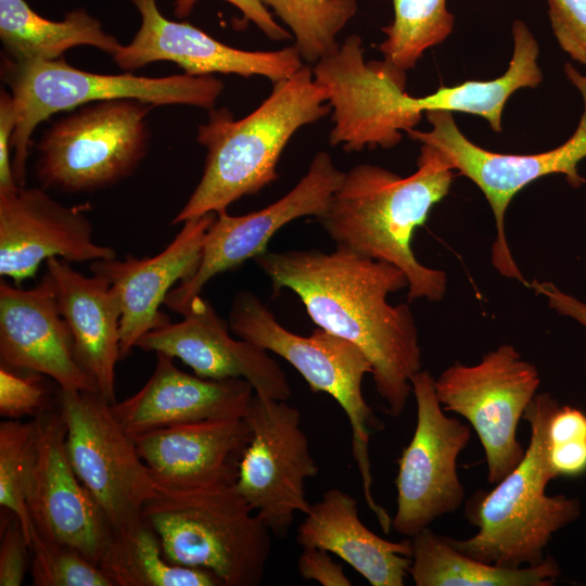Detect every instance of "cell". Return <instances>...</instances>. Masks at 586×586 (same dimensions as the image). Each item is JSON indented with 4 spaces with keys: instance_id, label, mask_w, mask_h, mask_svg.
Segmentation results:
<instances>
[{
    "instance_id": "cell-36",
    "label": "cell",
    "mask_w": 586,
    "mask_h": 586,
    "mask_svg": "<svg viewBox=\"0 0 586 586\" xmlns=\"http://www.w3.org/2000/svg\"><path fill=\"white\" fill-rule=\"evenodd\" d=\"M198 0H175L174 13L183 18L190 15ZM242 12L244 17L253 22L269 39L284 41L292 37L280 24H278L268 8L259 0H225Z\"/></svg>"
},
{
    "instance_id": "cell-19",
    "label": "cell",
    "mask_w": 586,
    "mask_h": 586,
    "mask_svg": "<svg viewBox=\"0 0 586 586\" xmlns=\"http://www.w3.org/2000/svg\"><path fill=\"white\" fill-rule=\"evenodd\" d=\"M181 316L141 336L136 347L178 358L204 379H243L260 398L289 399L292 391L281 367L267 351L233 339L207 300L195 296Z\"/></svg>"
},
{
    "instance_id": "cell-3",
    "label": "cell",
    "mask_w": 586,
    "mask_h": 586,
    "mask_svg": "<svg viewBox=\"0 0 586 586\" xmlns=\"http://www.w3.org/2000/svg\"><path fill=\"white\" fill-rule=\"evenodd\" d=\"M326 101L313 68L303 65L273 84L270 95L239 120L226 107L212 109L196 132V140L207 149L202 177L171 225L227 211L237 200L276 181L277 164L289 140L330 113Z\"/></svg>"
},
{
    "instance_id": "cell-4",
    "label": "cell",
    "mask_w": 586,
    "mask_h": 586,
    "mask_svg": "<svg viewBox=\"0 0 586 586\" xmlns=\"http://www.w3.org/2000/svg\"><path fill=\"white\" fill-rule=\"evenodd\" d=\"M558 407L548 393L528 404L523 419L531 438L524 457L492 491H479L467 501L464 518L477 532L464 539L447 537L458 551L504 568L536 565L553 534L578 518L576 498L546 493L557 477L548 457V424Z\"/></svg>"
},
{
    "instance_id": "cell-34",
    "label": "cell",
    "mask_w": 586,
    "mask_h": 586,
    "mask_svg": "<svg viewBox=\"0 0 586 586\" xmlns=\"http://www.w3.org/2000/svg\"><path fill=\"white\" fill-rule=\"evenodd\" d=\"M549 17L560 47L586 65V0H548Z\"/></svg>"
},
{
    "instance_id": "cell-32",
    "label": "cell",
    "mask_w": 586,
    "mask_h": 586,
    "mask_svg": "<svg viewBox=\"0 0 586 586\" xmlns=\"http://www.w3.org/2000/svg\"><path fill=\"white\" fill-rule=\"evenodd\" d=\"M29 553L34 586H113L98 564L71 547L42 538L34 526Z\"/></svg>"
},
{
    "instance_id": "cell-23",
    "label": "cell",
    "mask_w": 586,
    "mask_h": 586,
    "mask_svg": "<svg viewBox=\"0 0 586 586\" xmlns=\"http://www.w3.org/2000/svg\"><path fill=\"white\" fill-rule=\"evenodd\" d=\"M255 395L243 379L212 380L178 369L174 358L156 353L155 369L132 396L111 404L131 437L151 430L214 419L244 418Z\"/></svg>"
},
{
    "instance_id": "cell-18",
    "label": "cell",
    "mask_w": 586,
    "mask_h": 586,
    "mask_svg": "<svg viewBox=\"0 0 586 586\" xmlns=\"http://www.w3.org/2000/svg\"><path fill=\"white\" fill-rule=\"evenodd\" d=\"M140 16L132 40L118 49L114 62L124 71L168 61L186 74L207 76L215 73L243 77L263 76L272 84L283 80L304 64L295 46L275 51H247L227 46L202 29L166 18L156 0H130Z\"/></svg>"
},
{
    "instance_id": "cell-26",
    "label": "cell",
    "mask_w": 586,
    "mask_h": 586,
    "mask_svg": "<svg viewBox=\"0 0 586 586\" xmlns=\"http://www.w3.org/2000/svg\"><path fill=\"white\" fill-rule=\"evenodd\" d=\"M0 39L14 62L53 61L78 46H91L112 56L122 44L101 22L79 8L61 21L35 12L25 0H0Z\"/></svg>"
},
{
    "instance_id": "cell-30",
    "label": "cell",
    "mask_w": 586,
    "mask_h": 586,
    "mask_svg": "<svg viewBox=\"0 0 586 586\" xmlns=\"http://www.w3.org/2000/svg\"><path fill=\"white\" fill-rule=\"evenodd\" d=\"M291 29L294 46L316 63L340 46L337 36L357 12V0H259Z\"/></svg>"
},
{
    "instance_id": "cell-35",
    "label": "cell",
    "mask_w": 586,
    "mask_h": 586,
    "mask_svg": "<svg viewBox=\"0 0 586 586\" xmlns=\"http://www.w3.org/2000/svg\"><path fill=\"white\" fill-rule=\"evenodd\" d=\"M1 531L0 544V586H20L26 571L29 545L22 524L13 513L5 518Z\"/></svg>"
},
{
    "instance_id": "cell-14",
    "label": "cell",
    "mask_w": 586,
    "mask_h": 586,
    "mask_svg": "<svg viewBox=\"0 0 586 586\" xmlns=\"http://www.w3.org/2000/svg\"><path fill=\"white\" fill-rule=\"evenodd\" d=\"M411 387L417 423L397 462V507L392 519V528L409 538L462 505L466 492L457 459L471 437L468 424L445 415L429 371L417 372Z\"/></svg>"
},
{
    "instance_id": "cell-7",
    "label": "cell",
    "mask_w": 586,
    "mask_h": 586,
    "mask_svg": "<svg viewBox=\"0 0 586 586\" xmlns=\"http://www.w3.org/2000/svg\"><path fill=\"white\" fill-rule=\"evenodd\" d=\"M228 324L239 339L285 359L313 392H323L337 402L351 425L352 450L366 504L380 526H388L392 519L372 493L369 443L375 420L362 393L364 378L372 373L367 356L352 342L321 328L307 336L289 331L260 298L247 290L234 295Z\"/></svg>"
},
{
    "instance_id": "cell-15",
    "label": "cell",
    "mask_w": 586,
    "mask_h": 586,
    "mask_svg": "<svg viewBox=\"0 0 586 586\" xmlns=\"http://www.w3.org/2000/svg\"><path fill=\"white\" fill-rule=\"evenodd\" d=\"M344 177L345 171L335 167L330 154L319 151L307 173L278 201L245 215L232 216L227 211L216 214L196 271L174 288L164 304L181 315L212 278L265 253L270 239L282 227L305 216L319 218Z\"/></svg>"
},
{
    "instance_id": "cell-5",
    "label": "cell",
    "mask_w": 586,
    "mask_h": 586,
    "mask_svg": "<svg viewBox=\"0 0 586 586\" xmlns=\"http://www.w3.org/2000/svg\"><path fill=\"white\" fill-rule=\"evenodd\" d=\"M233 485L157 493L142 519L170 563L214 573L222 586H257L270 556V530Z\"/></svg>"
},
{
    "instance_id": "cell-25",
    "label": "cell",
    "mask_w": 586,
    "mask_h": 586,
    "mask_svg": "<svg viewBox=\"0 0 586 586\" xmlns=\"http://www.w3.org/2000/svg\"><path fill=\"white\" fill-rule=\"evenodd\" d=\"M297 528L303 548H320L349 564L372 586H403L411 564V539H384L359 519L357 500L332 488L310 506Z\"/></svg>"
},
{
    "instance_id": "cell-40",
    "label": "cell",
    "mask_w": 586,
    "mask_h": 586,
    "mask_svg": "<svg viewBox=\"0 0 586 586\" xmlns=\"http://www.w3.org/2000/svg\"><path fill=\"white\" fill-rule=\"evenodd\" d=\"M535 292L547 298L548 306L562 316L574 319L586 328V303L570 295L551 282L533 281Z\"/></svg>"
},
{
    "instance_id": "cell-16",
    "label": "cell",
    "mask_w": 586,
    "mask_h": 586,
    "mask_svg": "<svg viewBox=\"0 0 586 586\" xmlns=\"http://www.w3.org/2000/svg\"><path fill=\"white\" fill-rule=\"evenodd\" d=\"M35 420L36 454L27 493L33 526L42 538L71 547L98 564L113 528L68 459L62 411L52 408Z\"/></svg>"
},
{
    "instance_id": "cell-31",
    "label": "cell",
    "mask_w": 586,
    "mask_h": 586,
    "mask_svg": "<svg viewBox=\"0 0 586 586\" xmlns=\"http://www.w3.org/2000/svg\"><path fill=\"white\" fill-rule=\"evenodd\" d=\"M36 420L0 423V506L16 515L29 545L33 522L27 508V493L36 454Z\"/></svg>"
},
{
    "instance_id": "cell-37",
    "label": "cell",
    "mask_w": 586,
    "mask_h": 586,
    "mask_svg": "<svg viewBox=\"0 0 586 586\" xmlns=\"http://www.w3.org/2000/svg\"><path fill=\"white\" fill-rule=\"evenodd\" d=\"M301 576L322 586H351L343 566L335 563L329 552L320 548H303L297 562Z\"/></svg>"
},
{
    "instance_id": "cell-2",
    "label": "cell",
    "mask_w": 586,
    "mask_h": 586,
    "mask_svg": "<svg viewBox=\"0 0 586 586\" xmlns=\"http://www.w3.org/2000/svg\"><path fill=\"white\" fill-rule=\"evenodd\" d=\"M417 166L405 178L371 164L351 168L318 220L337 249L399 268L408 279L409 302H438L446 293V273L422 265L411 241L448 194L454 169L428 144L421 145Z\"/></svg>"
},
{
    "instance_id": "cell-1",
    "label": "cell",
    "mask_w": 586,
    "mask_h": 586,
    "mask_svg": "<svg viewBox=\"0 0 586 586\" xmlns=\"http://www.w3.org/2000/svg\"><path fill=\"white\" fill-rule=\"evenodd\" d=\"M255 259L271 281L273 295L294 292L308 316L332 334L355 344L370 360L375 390L392 417H399L421 370L416 321L408 303L387 296L408 288L396 266L346 250L268 252Z\"/></svg>"
},
{
    "instance_id": "cell-29",
    "label": "cell",
    "mask_w": 586,
    "mask_h": 586,
    "mask_svg": "<svg viewBox=\"0 0 586 586\" xmlns=\"http://www.w3.org/2000/svg\"><path fill=\"white\" fill-rule=\"evenodd\" d=\"M394 20L383 27L379 50L402 69L416 66L424 51L443 42L453 30L454 16L446 0H393Z\"/></svg>"
},
{
    "instance_id": "cell-24",
    "label": "cell",
    "mask_w": 586,
    "mask_h": 586,
    "mask_svg": "<svg viewBox=\"0 0 586 586\" xmlns=\"http://www.w3.org/2000/svg\"><path fill=\"white\" fill-rule=\"evenodd\" d=\"M59 310L73 334L77 355L94 379L99 394L115 399V368L120 358L118 296L103 276L86 277L58 257L46 262Z\"/></svg>"
},
{
    "instance_id": "cell-20",
    "label": "cell",
    "mask_w": 586,
    "mask_h": 586,
    "mask_svg": "<svg viewBox=\"0 0 586 586\" xmlns=\"http://www.w3.org/2000/svg\"><path fill=\"white\" fill-rule=\"evenodd\" d=\"M0 357L1 365L13 370L51 378L60 390L99 393L78 358L47 271L29 290L0 282Z\"/></svg>"
},
{
    "instance_id": "cell-13",
    "label": "cell",
    "mask_w": 586,
    "mask_h": 586,
    "mask_svg": "<svg viewBox=\"0 0 586 586\" xmlns=\"http://www.w3.org/2000/svg\"><path fill=\"white\" fill-rule=\"evenodd\" d=\"M244 418L251 438L240 460L235 488L270 532L282 538L295 513L309 511L305 482L319 469L296 407L254 395Z\"/></svg>"
},
{
    "instance_id": "cell-21",
    "label": "cell",
    "mask_w": 586,
    "mask_h": 586,
    "mask_svg": "<svg viewBox=\"0 0 586 586\" xmlns=\"http://www.w3.org/2000/svg\"><path fill=\"white\" fill-rule=\"evenodd\" d=\"M211 213L183 222L175 239L157 255L92 262L90 271L107 279L120 308V358L127 357L141 336L170 322L161 305L173 286L196 271L209 226Z\"/></svg>"
},
{
    "instance_id": "cell-17",
    "label": "cell",
    "mask_w": 586,
    "mask_h": 586,
    "mask_svg": "<svg viewBox=\"0 0 586 586\" xmlns=\"http://www.w3.org/2000/svg\"><path fill=\"white\" fill-rule=\"evenodd\" d=\"M52 257L92 263L115 258L116 253L95 242L84 207L63 205L43 188L0 192L1 277L21 286Z\"/></svg>"
},
{
    "instance_id": "cell-11",
    "label": "cell",
    "mask_w": 586,
    "mask_h": 586,
    "mask_svg": "<svg viewBox=\"0 0 586 586\" xmlns=\"http://www.w3.org/2000/svg\"><path fill=\"white\" fill-rule=\"evenodd\" d=\"M539 384L537 367L510 344L484 354L477 364L455 362L435 379L445 412L466 418L476 432L488 483H498L523 459L517 428Z\"/></svg>"
},
{
    "instance_id": "cell-10",
    "label": "cell",
    "mask_w": 586,
    "mask_h": 586,
    "mask_svg": "<svg viewBox=\"0 0 586 586\" xmlns=\"http://www.w3.org/2000/svg\"><path fill=\"white\" fill-rule=\"evenodd\" d=\"M362 40L349 35L315 63V80L333 110L331 145L346 152L392 148L426 112V98L406 92V71L386 60L365 61Z\"/></svg>"
},
{
    "instance_id": "cell-39",
    "label": "cell",
    "mask_w": 586,
    "mask_h": 586,
    "mask_svg": "<svg viewBox=\"0 0 586 586\" xmlns=\"http://www.w3.org/2000/svg\"><path fill=\"white\" fill-rule=\"evenodd\" d=\"M548 457L557 476L578 475L586 471V438L548 443Z\"/></svg>"
},
{
    "instance_id": "cell-27",
    "label": "cell",
    "mask_w": 586,
    "mask_h": 586,
    "mask_svg": "<svg viewBox=\"0 0 586 586\" xmlns=\"http://www.w3.org/2000/svg\"><path fill=\"white\" fill-rule=\"evenodd\" d=\"M409 575L417 586H550L560 570L553 557L532 566L504 568L458 551L447 536L423 528L411 538Z\"/></svg>"
},
{
    "instance_id": "cell-22",
    "label": "cell",
    "mask_w": 586,
    "mask_h": 586,
    "mask_svg": "<svg viewBox=\"0 0 586 586\" xmlns=\"http://www.w3.org/2000/svg\"><path fill=\"white\" fill-rule=\"evenodd\" d=\"M250 438L245 418L180 423L132 437L157 488L171 491L235 484Z\"/></svg>"
},
{
    "instance_id": "cell-6",
    "label": "cell",
    "mask_w": 586,
    "mask_h": 586,
    "mask_svg": "<svg viewBox=\"0 0 586 586\" xmlns=\"http://www.w3.org/2000/svg\"><path fill=\"white\" fill-rule=\"evenodd\" d=\"M15 113L12 137V166L18 187L26 183V163L34 130L60 112L89 103L131 99L157 105H191L214 109L224 84L213 75L188 74L145 77L126 74H98L78 69L66 61L14 62L2 66Z\"/></svg>"
},
{
    "instance_id": "cell-28",
    "label": "cell",
    "mask_w": 586,
    "mask_h": 586,
    "mask_svg": "<svg viewBox=\"0 0 586 586\" xmlns=\"http://www.w3.org/2000/svg\"><path fill=\"white\" fill-rule=\"evenodd\" d=\"M98 565L113 586H222L207 570L166 560L157 534L143 519L113 532Z\"/></svg>"
},
{
    "instance_id": "cell-33",
    "label": "cell",
    "mask_w": 586,
    "mask_h": 586,
    "mask_svg": "<svg viewBox=\"0 0 586 586\" xmlns=\"http://www.w3.org/2000/svg\"><path fill=\"white\" fill-rule=\"evenodd\" d=\"M52 409L48 390L40 373L20 374L1 365L0 368V415L7 419H33Z\"/></svg>"
},
{
    "instance_id": "cell-8",
    "label": "cell",
    "mask_w": 586,
    "mask_h": 586,
    "mask_svg": "<svg viewBox=\"0 0 586 586\" xmlns=\"http://www.w3.org/2000/svg\"><path fill=\"white\" fill-rule=\"evenodd\" d=\"M153 107L119 99L68 111L38 143L36 175L41 188L91 192L131 176L148 151Z\"/></svg>"
},
{
    "instance_id": "cell-12",
    "label": "cell",
    "mask_w": 586,
    "mask_h": 586,
    "mask_svg": "<svg viewBox=\"0 0 586 586\" xmlns=\"http://www.w3.org/2000/svg\"><path fill=\"white\" fill-rule=\"evenodd\" d=\"M59 407L68 459L113 532L140 522L157 485L111 403L95 392L60 390Z\"/></svg>"
},
{
    "instance_id": "cell-9",
    "label": "cell",
    "mask_w": 586,
    "mask_h": 586,
    "mask_svg": "<svg viewBox=\"0 0 586 586\" xmlns=\"http://www.w3.org/2000/svg\"><path fill=\"white\" fill-rule=\"evenodd\" d=\"M564 71L583 97L584 111L570 139L550 151L517 155L482 149L462 135L453 112L448 111L424 113L432 125L429 131L413 128L406 131L410 138L435 148L454 170L480 188L495 219L492 264L501 276L525 284L527 282L513 259L506 237L505 216L510 202L527 184L547 175L562 174L574 188L586 182L577 171L578 163L586 157V75H581L569 63Z\"/></svg>"
},
{
    "instance_id": "cell-38",
    "label": "cell",
    "mask_w": 586,
    "mask_h": 586,
    "mask_svg": "<svg viewBox=\"0 0 586 586\" xmlns=\"http://www.w3.org/2000/svg\"><path fill=\"white\" fill-rule=\"evenodd\" d=\"M15 125L12 95L10 92L2 90L0 94V192H11L18 188L11 156V143Z\"/></svg>"
}]
</instances>
